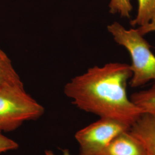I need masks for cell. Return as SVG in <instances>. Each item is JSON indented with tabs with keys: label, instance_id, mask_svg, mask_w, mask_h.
<instances>
[{
	"label": "cell",
	"instance_id": "obj_1",
	"mask_svg": "<svg viewBox=\"0 0 155 155\" xmlns=\"http://www.w3.org/2000/svg\"><path fill=\"white\" fill-rule=\"evenodd\" d=\"M132 76L130 65L126 63L95 66L72 78L64 93L79 109L131 127L145 113L127 95V82Z\"/></svg>",
	"mask_w": 155,
	"mask_h": 155
},
{
	"label": "cell",
	"instance_id": "obj_2",
	"mask_svg": "<svg viewBox=\"0 0 155 155\" xmlns=\"http://www.w3.org/2000/svg\"><path fill=\"white\" fill-rule=\"evenodd\" d=\"M107 29L117 43L125 48L130 55V68L132 72L129 81L130 86L136 88L151 81L155 82V55L138 29H127L118 22L107 25Z\"/></svg>",
	"mask_w": 155,
	"mask_h": 155
},
{
	"label": "cell",
	"instance_id": "obj_3",
	"mask_svg": "<svg viewBox=\"0 0 155 155\" xmlns=\"http://www.w3.org/2000/svg\"><path fill=\"white\" fill-rule=\"evenodd\" d=\"M44 113V107L27 93L24 86L0 89V131H14Z\"/></svg>",
	"mask_w": 155,
	"mask_h": 155
},
{
	"label": "cell",
	"instance_id": "obj_4",
	"mask_svg": "<svg viewBox=\"0 0 155 155\" xmlns=\"http://www.w3.org/2000/svg\"><path fill=\"white\" fill-rule=\"evenodd\" d=\"M127 124L108 118H100L78 130L75 137L79 145V155H101L117 136L129 130Z\"/></svg>",
	"mask_w": 155,
	"mask_h": 155
},
{
	"label": "cell",
	"instance_id": "obj_5",
	"mask_svg": "<svg viewBox=\"0 0 155 155\" xmlns=\"http://www.w3.org/2000/svg\"><path fill=\"white\" fill-rule=\"evenodd\" d=\"M101 155H146L144 146L129 130L113 139Z\"/></svg>",
	"mask_w": 155,
	"mask_h": 155
},
{
	"label": "cell",
	"instance_id": "obj_6",
	"mask_svg": "<svg viewBox=\"0 0 155 155\" xmlns=\"http://www.w3.org/2000/svg\"><path fill=\"white\" fill-rule=\"evenodd\" d=\"M144 146L146 155H155V116L144 113L129 129Z\"/></svg>",
	"mask_w": 155,
	"mask_h": 155
},
{
	"label": "cell",
	"instance_id": "obj_7",
	"mask_svg": "<svg viewBox=\"0 0 155 155\" xmlns=\"http://www.w3.org/2000/svg\"><path fill=\"white\" fill-rule=\"evenodd\" d=\"M17 86H24L21 78L11 60L0 48V89Z\"/></svg>",
	"mask_w": 155,
	"mask_h": 155
},
{
	"label": "cell",
	"instance_id": "obj_8",
	"mask_svg": "<svg viewBox=\"0 0 155 155\" xmlns=\"http://www.w3.org/2000/svg\"><path fill=\"white\" fill-rule=\"evenodd\" d=\"M130 98L145 113L155 116V82L150 89L134 93Z\"/></svg>",
	"mask_w": 155,
	"mask_h": 155
},
{
	"label": "cell",
	"instance_id": "obj_9",
	"mask_svg": "<svg viewBox=\"0 0 155 155\" xmlns=\"http://www.w3.org/2000/svg\"><path fill=\"white\" fill-rule=\"evenodd\" d=\"M138 10L136 17L130 21L132 26L141 27L155 18V0H137Z\"/></svg>",
	"mask_w": 155,
	"mask_h": 155
},
{
	"label": "cell",
	"instance_id": "obj_10",
	"mask_svg": "<svg viewBox=\"0 0 155 155\" xmlns=\"http://www.w3.org/2000/svg\"><path fill=\"white\" fill-rule=\"evenodd\" d=\"M109 12L111 14H120L122 17L129 18L133 7L130 0H110Z\"/></svg>",
	"mask_w": 155,
	"mask_h": 155
},
{
	"label": "cell",
	"instance_id": "obj_11",
	"mask_svg": "<svg viewBox=\"0 0 155 155\" xmlns=\"http://www.w3.org/2000/svg\"><path fill=\"white\" fill-rule=\"evenodd\" d=\"M18 147V144L16 141L6 137L2 134V132L0 131V153L16 150Z\"/></svg>",
	"mask_w": 155,
	"mask_h": 155
},
{
	"label": "cell",
	"instance_id": "obj_12",
	"mask_svg": "<svg viewBox=\"0 0 155 155\" xmlns=\"http://www.w3.org/2000/svg\"><path fill=\"white\" fill-rule=\"evenodd\" d=\"M137 29H138L139 32L143 36L150 32H155V18L153 19L148 24L139 27Z\"/></svg>",
	"mask_w": 155,
	"mask_h": 155
},
{
	"label": "cell",
	"instance_id": "obj_13",
	"mask_svg": "<svg viewBox=\"0 0 155 155\" xmlns=\"http://www.w3.org/2000/svg\"><path fill=\"white\" fill-rule=\"evenodd\" d=\"M45 155H55L54 153L51 151V150H46L45 151ZM71 155L70 152L69 150H63V155Z\"/></svg>",
	"mask_w": 155,
	"mask_h": 155
}]
</instances>
